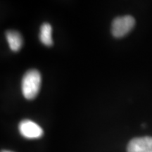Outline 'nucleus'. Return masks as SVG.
Instances as JSON below:
<instances>
[{
	"label": "nucleus",
	"mask_w": 152,
	"mask_h": 152,
	"mask_svg": "<svg viewBox=\"0 0 152 152\" xmlns=\"http://www.w3.org/2000/svg\"><path fill=\"white\" fill-rule=\"evenodd\" d=\"M128 152H152V137H143L132 139L129 142Z\"/></svg>",
	"instance_id": "20e7f679"
},
{
	"label": "nucleus",
	"mask_w": 152,
	"mask_h": 152,
	"mask_svg": "<svg viewBox=\"0 0 152 152\" xmlns=\"http://www.w3.org/2000/svg\"><path fill=\"white\" fill-rule=\"evenodd\" d=\"M41 81V75L37 70L32 69L26 72L21 83V90L24 97L28 100L35 99L40 89Z\"/></svg>",
	"instance_id": "f257e3e1"
},
{
	"label": "nucleus",
	"mask_w": 152,
	"mask_h": 152,
	"mask_svg": "<svg viewBox=\"0 0 152 152\" xmlns=\"http://www.w3.org/2000/svg\"><path fill=\"white\" fill-rule=\"evenodd\" d=\"M52 31V26L48 23H45L41 26L39 39H40L42 43L47 47H50L53 45Z\"/></svg>",
	"instance_id": "423d86ee"
},
{
	"label": "nucleus",
	"mask_w": 152,
	"mask_h": 152,
	"mask_svg": "<svg viewBox=\"0 0 152 152\" xmlns=\"http://www.w3.org/2000/svg\"><path fill=\"white\" fill-rule=\"evenodd\" d=\"M19 132L22 136L27 139H38L43 135V130L33 121L23 120L19 123Z\"/></svg>",
	"instance_id": "7ed1b4c3"
},
{
	"label": "nucleus",
	"mask_w": 152,
	"mask_h": 152,
	"mask_svg": "<svg viewBox=\"0 0 152 152\" xmlns=\"http://www.w3.org/2000/svg\"><path fill=\"white\" fill-rule=\"evenodd\" d=\"M6 38L11 50L14 52H18L20 50L23 45V38L18 31L8 30L6 32Z\"/></svg>",
	"instance_id": "39448f33"
},
{
	"label": "nucleus",
	"mask_w": 152,
	"mask_h": 152,
	"mask_svg": "<svg viewBox=\"0 0 152 152\" xmlns=\"http://www.w3.org/2000/svg\"><path fill=\"white\" fill-rule=\"evenodd\" d=\"M1 152H13V151H7V150H2V151H1Z\"/></svg>",
	"instance_id": "0eeeda50"
},
{
	"label": "nucleus",
	"mask_w": 152,
	"mask_h": 152,
	"mask_svg": "<svg viewBox=\"0 0 152 152\" xmlns=\"http://www.w3.org/2000/svg\"><path fill=\"white\" fill-rule=\"evenodd\" d=\"M134 25L135 20L130 15L117 17L112 22V35L117 38L124 37L132 30Z\"/></svg>",
	"instance_id": "f03ea898"
}]
</instances>
